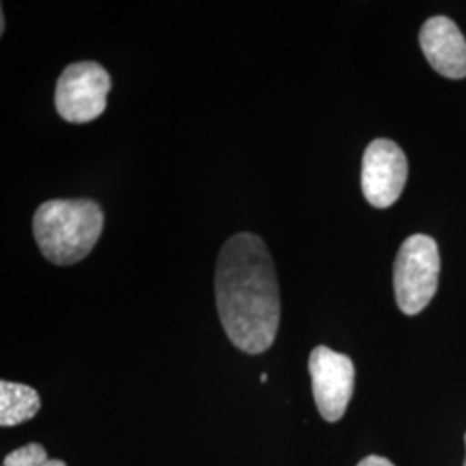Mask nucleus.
<instances>
[{"mask_svg":"<svg viewBox=\"0 0 466 466\" xmlns=\"http://www.w3.org/2000/svg\"><path fill=\"white\" fill-rule=\"evenodd\" d=\"M218 315L233 346L248 354L269 350L280 327V289L271 254L256 233L233 235L217 261Z\"/></svg>","mask_w":466,"mask_h":466,"instance_id":"f257e3e1","label":"nucleus"},{"mask_svg":"<svg viewBox=\"0 0 466 466\" xmlns=\"http://www.w3.org/2000/svg\"><path fill=\"white\" fill-rule=\"evenodd\" d=\"M104 213L96 200L52 199L34 217V235L44 258L59 267L82 261L96 248Z\"/></svg>","mask_w":466,"mask_h":466,"instance_id":"f03ea898","label":"nucleus"},{"mask_svg":"<svg viewBox=\"0 0 466 466\" xmlns=\"http://www.w3.org/2000/svg\"><path fill=\"white\" fill-rule=\"evenodd\" d=\"M441 256L429 235L408 237L394 263V292L400 311L408 317L421 313L439 289Z\"/></svg>","mask_w":466,"mask_h":466,"instance_id":"7ed1b4c3","label":"nucleus"},{"mask_svg":"<svg viewBox=\"0 0 466 466\" xmlns=\"http://www.w3.org/2000/svg\"><path fill=\"white\" fill-rule=\"evenodd\" d=\"M111 76L99 63H73L57 80L56 109L69 123L94 121L106 111Z\"/></svg>","mask_w":466,"mask_h":466,"instance_id":"20e7f679","label":"nucleus"},{"mask_svg":"<svg viewBox=\"0 0 466 466\" xmlns=\"http://www.w3.org/2000/svg\"><path fill=\"white\" fill-rule=\"evenodd\" d=\"M309 375L318 411L335 423L344 417L354 392L356 370L350 356L318 346L309 354Z\"/></svg>","mask_w":466,"mask_h":466,"instance_id":"39448f33","label":"nucleus"},{"mask_svg":"<svg viewBox=\"0 0 466 466\" xmlns=\"http://www.w3.org/2000/svg\"><path fill=\"white\" fill-rule=\"evenodd\" d=\"M408 180V159L400 146L387 138L373 140L363 156L361 188L365 199L385 209L400 199Z\"/></svg>","mask_w":466,"mask_h":466,"instance_id":"423d86ee","label":"nucleus"},{"mask_svg":"<svg viewBox=\"0 0 466 466\" xmlns=\"http://www.w3.org/2000/svg\"><path fill=\"white\" fill-rule=\"evenodd\" d=\"M420 46L431 66L451 80L466 78V40L450 17H431L420 32Z\"/></svg>","mask_w":466,"mask_h":466,"instance_id":"0eeeda50","label":"nucleus"},{"mask_svg":"<svg viewBox=\"0 0 466 466\" xmlns=\"http://www.w3.org/2000/svg\"><path fill=\"white\" fill-rule=\"evenodd\" d=\"M40 410L38 392L25 383L0 382V425L15 427L36 417Z\"/></svg>","mask_w":466,"mask_h":466,"instance_id":"6e6552de","label":"nucleus"},{"mask_svg":"<svg viewBox=\"0 0 466 466\" xmlns=\"http://www.w3.org/2000/svg\"><path fill=\"white\" fill-rule=\"evenodd\" d=\"M4 466H66V463L61 460H50L42 444L32 442L7 454Z\"/></svg>","mask_w":466,"mask_h":466,"instance_id":"1a4fd4ad","label":"nucleus"},{"mask_svg":"<svg viewBox=\"0 0 466 466\" xmlns=\"http://www.w3.org/2000/svg\"><path fill=\"white\" fill-rule=\"evenodd\" d=\"M358 466H396L390 460H387V458H383V456H375V454H371V456H367L365 460H361Z\"/></svg>","mask_w":466,"mask_h":466,"instance_id":"9d476101","label":"nucleus"},{"mask_svg":"<svg viewBox=\"0 0 466 466\" xmlns=\"http://www.w3.org/2000/svg\"><path fill=\"white\" fill-rule=\"evenodd\" d=\"M4 30H5V17L0 15V34H4Z\"/></svg>","mask_w":466,"mask_h":466,"instance_id":"9b49d317","label":"nucleus"},{"mask_svg":"<svg viewBox=\"0 0 466 466\" xmlns=\"http://www.w3.org/2000/svg\"><path fill=\"white\" fill-rule=\"evenodd\" d=\"M268 380V375L267 373H263V375H261V382L265 383L267 382Z\"/></svg>","mask_w":466,"mask_h":466,"instance_id":"f8f14e48","label":"nucleus"},{"mask_svg":"<svg viewBox=\"0 0 466 466\" xmlns=\"http://www.w3.org/2000/svg\"><path fill=\"white\" fill-rule=\"evenodd\" d=\"M465 448H466V433H465ZM463 466H466V458H465V463H463Z\"/></svg>","mask_w":466,"mask_h":466,"instance_id":"ddd939ff","label":"nucleus"}]
</instances>
